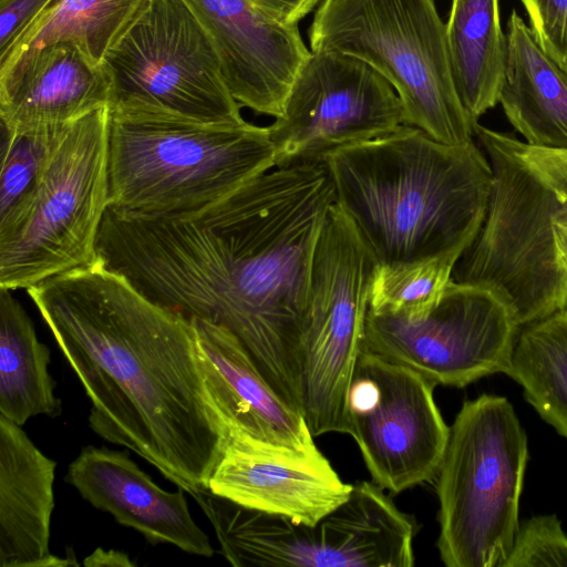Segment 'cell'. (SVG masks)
Here are the masks:
<instances>
[{
	"label": "cell",
	"instance_id": "1",
	"mask_svg": "<svg viewBox=\"0 0 567 567\" xmlns=\"http://www.w3.org/2000/svg\"><path fill=\"white\" fill-rule=\"evenodd\" d=\"M336 200L324 162L275 166L190 213L109 207L97 256L153 302L231 331L301 413L303 315L316 246Z\"/></svg>",
	"mask_w": 567,
	"mask_h": 567
},
{
	"label": "cell",
	"instance_id": "2",
	"mask_svg": "<svg viewBox=\"0 0 567 567\" xmlns=\"http://www.w3.org/2000/svg\"><path fill=\"white\" fill-rule=\"evenodd\" d=\"M27 291L91 401V430L192 496L208 489L227 432L190 320L100 260Z\"/></svg>",
	"mask_w": 567,
	"mask_h": 567
},
{
	"label": "cell",
	"instance_id": "3",
	"mask_svg": "<svg viewBox=\"0 0 567 567\" xmlns=\"http://www.w3.org/2000/svg\"><path fill=\"white\" fill-rule=\"evenodd\" d=\"M322 162L379 265L463 252L485 218L492 167L474 141L449 145L403 124Z\"/></svg>",
	"mask_w": 567,
	"mask_h": 567
},
{
	"label": "cell",
	"instance_id": "4",
	"mask_svg": "<svg viewBox=\"0 0 567 567\" xmlns=\"http://www.w3.org/2000/svg\"><path fill=\"white\" fill-rule=\"evenodd\" d=\"M275 166L267 126L110 107V206L118 210L150 216L190 213Z\"/></svg>",
	"mask_w": 567,
	"mask_h": 567
},
{
	"label": "cell",
	"instance_id": "5",
	"mask_svg": "<svg viewBox=\"0 0 567 567\" xmlns=\"http://www.w3.org/2000/svg\"><path fill=\"white\" fill-rule=\"evenodd\" d=\"M110 106L69 123L28 194L0 216V288L28 289L99 260L110 207Z\"/></svg>",
	"mask_w": 567,
	"mask_h": 567
},
{
	"label": "cell",
	"instance_id": "6",
	"mask_svg": "<svg viewBox=\"0 0 567 567\" xmlns=\"http://www.w3.org/2000/svg\"><path fill=\"white\" fill-rule=\"evenodd\" d=\"M492 167L487 210L452 279L494 293L518 328L567 308V275L553 231L560 202L515 147V136L474 121Z\"/></svg>",
	"mask_w": 567,
	"mask_h": 567
},
{
	"label": "cell",
	"instance_id": "7",
	"mask_svg": "<svg viewBox=\"0 0 567 567\" xmlns=\"http://www.w3.org/2000/svg\"><path fill=\"white\" fill-rule=\"evenodd\" d=\"M527 461V435L505 396L463 402L435 477L445 566L504 567L519 528Z\"/></svg>",
	"mask_w": 567,
	"mask_h": 567
},
{
	"label": "cell",
	"instance_id": "8",
	"mask_svg": "<svg viewBox=\"0 0 567 567\" xmlns=\"http://www.w3.org/2000/svg\"><path fill=\"white\" fill-rule=\"evenodd\" d=\"M307 33L310 51L353 55L377 70L400 97L405 124L449 145L474 141L435 0H321Z\"/></svg>",
	"mask_w": 567,
	"mask_h": 567
},
{
	"label": "cell",
	"instance_id": "9",
	"mask_svg": "<svg viewBox=\"0 0 567 567\" xmlns=\"http://www.w3.org/2000/svg\"><path fill=\"white\" fill-rule=\"evenodd\" d=\"M383 491L354 483L349 498L316 524L246 508L209 489L193 497L236 567H412L416 524Z\"/></svg>",
	"mask_w": 567,
	"mask_h": 567
},
{
	"label": "cell",
	"instance_id": "10",
	"mask_svg": "<svg viewBox=\"0 0 567 567\" xmlns=\"http://www.w3.org/2000/svg\"><path fill=\"white\" fill-rule=\"evenodd\" d=\"M378 266L336 200L316 246L300 338L301 413L313 437L346 434L348 393Z\"/></svg>",
	"mask_w": 567,
	"mask_h": 567
},
{
	"label": "cell",
	"instance_id": "11",
	"mask_svg": "<svg viewBox=\"0 0 567 567\" xmlns=\"http://www.w3.org/2000/svg\"><path fill=\"white\" fill-rule=\"evenodd\" d=\"M110 107L159 110L241 124L213 39L185 0H151L102 62Z\"/></svg>",
	"mask_w": 567,
	"mask_h": 567
},
{
	"label": "cell",
	"instance_id": "12",
	"mask_svg": "<svg viewBox=\"0 0 567 567\" xmlns=\"http://www.w3.org/2000/svg\"><path fill=\"white\" fill-rule=\"evenodd\" d=\"M519 328L489 290L452 279L426 313L368 308L361 349L406 367L434 385L464 388L511 370Z\"/></svg>",
	"mask_w": 567,
	"mask_h": 567
},
{
	"label": "cell",
	"instance_id": "13",
	"mask_svg": "<svg viewBox=\"0 0 567 567\" xmlns=\"http://www.w3.org/2000/svg\"><path fill=\"white\" fill-rule=\"evenodd\" d=\"M434 385L417 372L361 349L347 402V432L372 482L393 494L435 480L450 426Z\"/></svg>",
	"mask_w": 567,
	"mask_h": 567
},
{
	"label": "cell",
	"instance_id": "14",
	"mask_svg": "<svg viewBox=\"0 0 567 567\" xmlns=\"http://www.w3.org/2000/svg\"><path fill=\"white\" fill-rule=\"evenodd\" d=\"M405 124L393 86L353 55L311 51L268 127L276 166L321 162L339 148L386 135Z\"/></svg>",
	"mask_w": 567,
	"mask_h": 567
},
{
	"label": "cell",
	"instance_id": "15",
	"mask_svg": "<svg viewBox=\"0 0 567 567\" xmlns=\"http://www.w3.org/2000/svg\"><path fill=\"white\" fill-rule=\"evenodd\" d=\"M213 39L226 84L240 106L275 118L311 51L298 24L249 0H185Z\"/></svg>",
	"mask_w": 567,
	"mask_h": 567
},
{
	"label": "cell",
	"instance_id": "16",
	"mask_svg": "<svg viewBox=\"0 0 567 567\" xmlns=\"http://www.w3.org/2000/svg\"><path fill=\"white\" fill-rule=\"evenodd\" d=\"M206 385L227 436L243 435L277 453L323 462L302 414L271 388L227 328L189 319Z\"/></svg>",
	"mask_w": 567,
	"mask_h": 567
},
{
	"label": "cell",
	"instance_id": "17",
	"mask_svg": "<svg viewBox=\"0 0 567 567\" xmlns=\"http://www.w3.org/2000/svg\"><path fill=\"white\" fill-rule=\"evenodd\" d=\"M353 484L342 482L329 461L277 453L238 434L227 436L208 489L246 508L316 524L343 504Z\"/></svg>",
	"mask_w": 567,
	"mask_h": 567
},
{
	"label": "cell",
	"instance_id": "18",
	"mask_svg": "<svg viewBox=\"0 0 567 567\" xmlns=\"http://www.w3.org/2000/svg\"><path fill=\"white\" fill-rule=\"evenodd\" d=\"M65 482L94 508L135 529L152 545L171 544L203 557L215 553L192 517L185 489L161 488L126 452L85 446L69 464Z\"/></svg>",
	"mask_w": 567,
	"mask_h": 567
},
{
	"label": "cell",
	"instance_id": "19",
	"mask_svg": "<svg viewBox=\"0 0 567 567\" xmlns=\"http://www.w3.org/2000/svg\"><path fill=\"white\" fill-rule=\"evenodd\" d=\"M110 104L102 64L72 42L44 45L0 71V118L7 131L61 128Z\"/></svg>",
	"mask_w": 567,
	"mask_h": 567
},
{
	"label": "cell",
	"instance_id": "20",
	"mask_svg": "<svg viewBox=\"0 0 567 567\" xmlns=\"http://www.w3.org/2000/svg\"><path fill=\"white\" fill-rule=\"evenodd\" d=\"M56 463L0 415V567L78 565L49 551Z\"/></svg>",
	"mask_w": 567,
	"mask_h": 567
},
{
	"label": "cell",
	"instance_id": "21",
	"mask_svg": "<svg viewBox=\"0 0 567 567\" xmlns=\"http://www.w3.org/2000/svg\"><path fill=\"white\" fill-rule=\"evenodd\" d=\"M506 37V73L499 95L505 115L526 144L567 151V72L515 10Z\"/></svg>",
	"mask_w": 567,
	"mask_h": 567
},
{
	"label": "cell",
	"instance_id": "22",
	"mask_svg": "<svg viewBox=\"0 0 567 567\" xmlns=\"http://www.w3.org/2000/svg\"><path fill=\"white\" fill-rule=\"evenodd\" d=\"M445 37L457 95L477 121L499 103L505 80L507 37L498 0H451Z\"/></svg>",
	"mask_w": 567,
	"mask_h": 567
},
{
	"label": "cell",
	"instance_id": "23",
	"mask_svg": "<svg viewBox=\"0 0 567 567\" xmlns=\"http://www.w3.org/2000/svg\"><path fill=\"white\" fill-rule=\"evenodd\" d=\"M50 349L11 290L0 288V415L22 426L39 415L62 412L49 372Z\"/></svg>",
	"mask_w": 567,
	"mask_h": 567
},
{
	"label": "cell",
	"instance_id": "24",
	"mask_svg": "<svg viewBox=\"0 0 567 567\" xmlns=\"http://www.w3.org/2000/svg\"><path fill=\"white\" fill-rule=\"evenodd\" d=\"M151 0H51L6 54L0 71L51 43L76 44L102 64L110 50L146 10Z\"/></svg>",
	"mask_w": 567,
	"mask_h": 567
},
{
	"label": "cell",
	"instance_id": "25",
	"mask_svg": "<svg viewBox=\"0 0 567 567\" xmlns=\"http://www.w3.org/2000/svg\"><path fill=\"white\" fill-rule=\"evenodd\" d=\"M508 377L538 415L567 439V308L519 328Z\"/></svg>",
	"mask_w": 567,
	"mask_h": 567
},
{
	"label": "cell",
	"instance_id": "26",
	"mask_svg": "<svg viewBox=\"0 0 567 567\" xmlns=\"http://www.w3.org/2000/svg\"><path fill=\"white\" fill-rule=\"evenodd\" d=\"M463 252H449L416 261L379 265L369 296V309L405 317L430 311L452 281Z\"/></svg>",
	"mask_w": 567,
	"mask_h": 567
},
{
	"label": "cell",
	"instance_id": "27",
	"mask_svg": "<svg viewBox=\"0 0 567 567\" xmlns=\"http://www.w3.org/2000/svg\"><path fill=\"white\" fill-rule=\"evenodd\" d=\"M65 126L28 133L2 128L0 216L32 188Z\"/></svg>",
	"mask_w": 567,
	"mask_h": 567
},
{
	"label": "cell",
	"instance_id": "28",
	"mask_svg": "<svg viewBox=\"0 0 567 567\" xmlns=\"http://www.w3.org/2000/svg\"><path fill=\"white\" fill-rule=\"evenodd\" d=\"M567 566V535L556 515H537L519 524L504 567Z\"/></svg>",
	"mask_w": 567,
	"mask_h": 567
},
{
	"label": "cell",
	"instance_id": "29",
	"mask_svg": "<svg viewBox=\"0 0 567 567\" xmlns=\"http://www.w3.org/2000/svg\"><path fill=\"white\" fill-rule=\"evenodd\" d=\"M540 47L567 72V0H522Z\"/></svg>",
	"mask_w": 567,
	"mask_h": 567
},
{
	"label": "cell",
	"instance_id": "30",
	"mask_svg": "<svg viewBox=\"0 0 567 567\" xmlns=\"http://www.w3.org/2000/svg\"><path fill=\"white\" fill-rule=\"evenodd\" d=\"M515 147L528 166L557 195L560 207L553 223L567 226V151L534 147L517 138Z\"/></svg>",
	"mask_w": 567,
	"mask_h": 567
},
{
	"label": "cell",
	"instance_id": "31",
	"mask_svg": "<svg viewBox=\"0 0 567 567\" xmlns=\"http://www.w3.org/2000/svg\"><path fill=\"white\" fill-rule=\"evenodd\" d=\"M51 0H0V56L6 54Z\"/></svg>",
	"mask_w": 567,
	"mask_h": 567
},
{
	"label": "cell",
	"instance_id": "32",
	"mask_svg": "<svg viewBox=\"0 0 567 567\" xmlns=\"http://www.w3.org/2000/svg\"><path fill=\"white\" fill-rule=\"evenodd\" d=\"M271 18L286 23L298 24L317 7L320 0H249Z\"/></svg>",
	"mask_w": 567,
	"mask_h": 567
},
{
	"label": "cell",
	"instance_id": "33",
	"mask_svg": "<svg viewBox=\"0 0 567 567\" xmlns=\"http://www.w3.org/2000/svg\"><path fill=\"white\" fill-rule=\"evenodd\" d=\"M83 565L87 567H132L135 564L130 559L128 555L124 551L115 549L96 548L91 555L84 558Z\"/></svg>",
	"mask_w": 567,
	"mask_h": 567
},
{
	"label": "cell",
	"instance_id": "34",
	"mask_svg": "<svg viewBox=\"0 0 567 567\" xmlns=\"http://www.w3.org/2000/svg\"><path fill=\"white\" fill-rule=\"evenodd\" d=\"M558 261L567 275V226L553 223Z\"/></svg>",
	"mask_w": 567,
	"mask_h": 567
}]
</instances>
